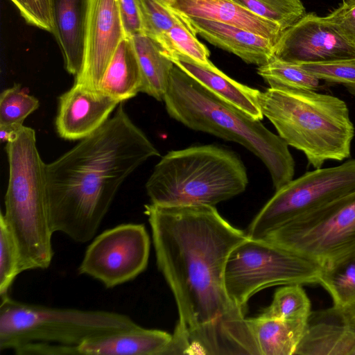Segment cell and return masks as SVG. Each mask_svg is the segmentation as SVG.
<instances>
[{"label":"cell","mask_w":355,"mask_h":355,"mask_svg":"<svg viewBox=\"0 0 355 355\" xmlns=\"http://www.w3.org/2000/svg\"><path fill=\"white\" fill-rule=\"evenodd\" d=\"M157 268L178 320L167 355H259L245 312L228 295L225 270L247 238L214 206L145 205Z\"/></svg>","instance_id":"obj_1"},{"label":"cell","mask_w":355,"mask_h":355,"mask_svg":"<svg viewBox=\"0 0 355 355\" xmlns=\"http://www.w3.org/2000/svg\"><path fill=\"white\" fill-rule=\"evenodd\" d=\"M311 302L300 284H288L278 288L270 304L259 314L282 320L309 321L311 315Z\"/></svg>","instance_id":"obj_25"},{"label":"cell","mask_w":355,"mask_h":355,"mask_svg":"<svg viewBox=\"0 0 355 355\" xmlns=\"http://www.w3.org/2000/svg\"><path fill=\"white\" fill-rule=\"evenodd\" d=\"M259 355H292L309 321H288L259 315L247 318Z\"/></svg>","instance_id":"obj_21"},{"label":"cell","mask_w":355,"mask_h":355,"mask_svg":"<svg viewBox=\"0 0 355 355\" xmlns=\"http://www.w3.org/2000/svg\"><path fill=\"white\" fill-rule=\"evenodd\" d=\"M326 21L355 49V0H345L327 16Z\"/></svg>","instance_id":"obj_34"},{"label":"cell","mask_w":355,"mask_h":355,"mask_svg":"<svg viewBox=\"0 0 355 355\" xmlns=\"http://www.w3.org/2000/svg\"><path fill=\"white\" fill-rule=\"evenodd\" d=\"M257 73L270 88L317 91L320 87V80L301 64L275 57L258 67Z\"/></svg>","instance_id":"obj_24"},{"label":"cell","mask_w":355,"mask_h":355,"mask_svg":"<svg viewBox=\"0 0 355 355\" xmlns=\"http://www.w3.org/2000/svg\"><path fill=\"white\" fill-rule=\"evenodd\" d=\"M137 325L128 315L116 312L50 307L8 295L0 303V349L15 351L32 343L74 347Z\"/></svg>","instance_id":"obj_7"},{"label":"cell","mask_w":355,"mask_h":355,"mask_svg":"<svg viewBox=\"0 0 355 355\" xmlns=\"http://www.w3.org/2000/svg\"><path fill=\"white\" fill-rule=\"evenodd\" d=\"M22 272L16 241L2 214H0V297L8 296L16 277Z\"/></svg>","instance_id":"obj_31"},{"label":"cell","mask_w":355,"mask_h":355,"mask_svg":"<svg viewBox=\"0 0 355 355\" xmlns=\"http://www.w3.org/2000/svg\"><path fill=\"white\" fill-rule=\"evenodd\" d=\"M142 74L131 37L119 44L101 80L100 90L120 103L141 92Z\"/></svg>","instance_id":"obj_20"},{"label":"cell","mask_w":355,"mask_h":355,"mask_svg":"<svg viewBox=\"0 0 355 355\" xmlns=\"http://www.w3.org/2000/svg\"><path fill=\"white\" fill-rule=\"evenodd\" d=\"M172 334L137 325L101 335L78 346L67 347V355H167Z\"/></svg>","instance_id":"obj_15"},{"label":"cell","mask_w":355,"mask_h":355,"mask_svg":"<svg viewBox=\"0 0 355 355\" xmlns=\"http://www.w3.org/2000/svg\"><path fill=\"white\" fill-rule=\"evenodd\" d=\"M150 248L144 224L125 223L105 230L87 247L79 274L113 288L132 280L147 268Z\"/></svg>","instance_id":"obj_11"},{"label":"cell","mask_w":355,"mask_h":355,"mask_svg":"<svg viewBox=\"0 0 355 355\" xmlns=\"http://www.w3.org/2000/svg\"><path fill=\"white\" fill-rule=\"evenodd\" d=\"M8 184L2 214L17 244L21 271L46 269L53 257L46 165L38 152L35 132L17 128L6 143Z\"/></svg>","instance_id":"obj_5"},{"label":"cell","mask_w":355,"mask_h":355,"mask_svg":"<svg viewBox=\"0 0 355 355\" xmlns=\"http://www.w3.org/2000/svg\"><path fill=\"white\" fill-rule=\"evenodd\" d=\"M261 239L306 258L323 270L355 256V192L299 216Z\"/></svg>","instance_id":"obj_9"},{"label":"cell","mask_w":355,"mask_h":355,"mask_svg":"<svg viewBox=\"0 0 355 355\" xmlns=\"http://www.w3.org/2000/svg\"><path fill=\"white\" fill-rule=\"evenodd\" d=\"M119 103L101 90L73 83L59 97L57 132L64 139H82L105 123Z\"/></svg>","instance_id":"obj_14"},{"label":"cell","mask_w":355,"mask_h":355,"mask_svg":"<svg viewBox=\"0 0 355 355\" xmlns=\"http://www.w3.org/2000/svg\"><path fill=\"white\" fill-rule=\"evenodd\" d=\"M354 347L355 331L340 321L308 322L295 354L351 355Z\"/></svg>","instance_id":"obj_23"},{"label":"cell","mask_w":355,"mask_h":355,"mask_svg":"<svg viewBox=\"0 0 355 355\" xmlns=\"http://www.w3.org/2000/svg\"><path fill=\"white\" fill-rule=\"evenodd\" d=\"M274 47L275 58L298 64L355 58V49L315 13L284 31Z\"/></svg>","instance_id":"obj_13"},{"label":"cell","mask_w":355,"mask_h":355,"mask_svg":"<svg viewBox=\"0 0 355 355\" xmlns=\"http://www.w3.org/2000/svg\"><path fill=\"white\" fill-rule=\"evenodd\" d=\"M168 57L175 65L227 103L255 120L263 119L259 103V90L232 79L212 62L201 64L179 54Z\"/></svg>","instance_id":"obj_17"},{"label":"cell","mask_w":355,"mask_h":355,"mask_svg":"<svg viewBox=\"0 0 355 355\" xmlns=\"http://www.w3.org/2000/svg\"><path fill=\"white\" fill-rule=\"evenodd\" d=\"M351 355H355V347H354L352 352V354Z\"/></svg>","instance_id":"obj_39"},{"label":"cell","mask_w":355,"mask_h":355,"mask_svg":"<svg viewBox=\"0 0 355 355\" xmlns=\"http://www.w3.org/2000/svg\"><path fill=\"white\" fill-rule=\"evenodd\" d=\"M89 0H52L54 33L66 70L76 76L82 67Z\"/></svg>","instance_id":"obj_19"},{"label":"cell","mask_w":355,"mask_h":355,"mask_svg":"<svg viewBox=\"0 0 355 355\" xmlns=\"http://www.w3.org/2000/svg\"><path fill=\"white\" fill-rule=\"evenodd\" d=\"M30 25L54 33L52 0H10Z\"/></svg>","instance_id":"obj_33"},{"label":"cell","mask_w":355,"mask_h":355,"mask_svg":"<svg viewBox=\"0 0 355 355\" xmlns=\"http://www.w3.org/2000/svg\"><path fill=\"white\" fill-rule=\"evenodd\" d=\"M324 313L338 318L355 331V304L342 309L331 308Z\"/></svg>","instance_id":"obj_36"},{"label":"cell","mask_w":355,"mask_h":355,"mask_svg":"<svg viewBox=\"0 0 355 355\" xmlns=\"http://www.w3.org/2000/svg\"><path fill=\"white\" fill-rule=\"evenodd\" d=\"M160 2L167 5V6H171L172 3H173V1L175 0H158Z\"/></svg>","instance_id":"obj_38"},{"label":"cell","mask_w":355,"mask_h":355,"mask_svg":"<svg viewBox=\"0 0 355 355\" xmlns=\"http://www.w3.org/2000/svg\"><path fill=\"white\" fill-rule=\"evenodd\" d=\"M127 37L143 34V26L137 0H117Z\"/></svg>","instance_id":"obj_35"},{"label":"cell","mask_w":355,"mask_h":355,"mask_svg":"<svg viewBox=\"0 0 355 355\" xmlns=\"http://www.w3.org/2000/svg\"><path fill=\"white\" fill-rule=\"evenodd\" d=\"M259 103L278 135L302 151L314 168L350 157L355 129L342 99L313 90L269 87L260 92Z\"/></svg>","instance_id":"obj_4"},{"label":"cell","mask_w":355,"mask_h":355,"mask_svg":"<svg viewBox=\"0 0 355 355\" xmlns=\"http://www.w3.org/2000/svg\"><path fill=\"white\" fill-rule=\"evenodd\" d=\"M18 127L0 125L1 141L2 143H7L10 140L14 130Z\"/></svg>","instance_id":"obj_37"},{"label":"cell","mask_w":355,"mask_h":355,"mask_svg":"<svg viewBox=\"0 0 355 355\" xmlns=\"http://www.w3.org/2000/svg\"><path fill=\"white\" fill-rule=\"evenodd\" d=\"M184 17L196 35L248 64L260 67L274 58L275 44L262 36L216 21Z\"/></svg>","instance_id":"obj_16"},{"label":"cell","mask_w":355,"mask_h":355,"mask_svg":"<svg viewBox=\"0 0 355 355\" xmlns=\"http://www.w3.org/2000/svg\"><path fill=\"white\" fill-rule=\"evenodd\" d=\"M171 8L182 15L238 27L262 36L275 45L284 31L234 0H175Z\"/></svg>","instance_id":"obj_18"},{"label":"cell","mask_w":355,"mask_h":355,"mask_svg":"<svg viewBox=\"0 0 355 355\" xmlns=\"http://www.w3.org/2000/svg\"><path fill=\"white\" fill-rule=\"evenodd\" d=\"M275 191L249 225V238L261 239L299 216L355 192V159L308 171Z\"/></svg>","instance_id":"obj_10"},{"label":"cell","mask_w":355,"mask_h":355,"mask_svg":"<svg viewBox=\"0 0 355 355\" xmlns=\"http://www.w3.org/2000/svg\"><path fill=\"white\" fill-rule=\"evenodd\" d=\"M143 26V34L158 44L167 32L184 16L158 0H137Z\"/></svg>","instance_id":"obj_29"},{"label":"cell","mask_w":355,"mask_h":355,"mask_svg":"<svg viewBox=\"0 0 355 355\" xmlns=\"http://www.w3.org/2000/svg\"><path fill=\"white\" fill-rule=\"evenodd\" d=\"M322 271L294 252L248 236L227 259L225 284L233 302L246 312L248 302L257 292L278 285L319 284Z\"/></svg>","instance_id":"obj_8"},{"label":"cell","mask_w":355,"mask_h":355,"mask_svg":"<svg viewBox=\"0 0 355 355\" xmlns=\"http://www.w3.org/2000/svg\"><path fill=\"white\" fill-rule=\"evenodd\" d=\"M122 103L98 129L46 165L53 233L78 243L92 240L125 180L159 155Z\"/></svg>","instance_id":"obj_2"},{"label":"cell","mask_w":355,"mask_h":355,"mask_svg":"<svg viewBox=\"0 0 355 355\" xmlns=\"http://www.w3.org/2000/svg\"><path fill=\"white\" fill-rule=\"evenodd\" d=\"M37 98L29 95L19 84L0 95V125L18 127L39 107Z\"/></svg>","instance_id":"obj_30"},{"label":"cell","mask_w":355,"mask_h":355,"mask_svg":"<svg viewBox=\"0 0 355 355\" xmlns=\"http://www.w3.org/2000/svg\"><path fill=\"white\" fill-rule=\"evenodd\" d=\"M163 101L168 114L186 127L242 145L268 168L278 190L293 179L288 145L255 120L227 103L174 65Z\"/></svg>","instance_id":"obj_3"},{"label":"cell","mask_w":355,"mask_h":355,"mask_svg":"<svg viewBox=\"0 0 355 355\" xmlns=\"http://www.w3.org/2000/svg\"><path fill=\"white\" fill-rule=\"evenodd\" d=\"M259 17L288 28L306 14L301 0H234Z\"/></svg>","instance_id":"obj_28"},{"label":"cell","mask_w":355,"mask_h":355,"mask_svg":"<svg viewBox=\"0 0 355 355\" xmlns=\"http://www.w3.org/2000/svg\"><path fill=\"white\" fill-rule=\"evenodd\" d=\"M117 0H89L81 69L74 83L100 90L104 73L125 37Z\"/></svg>","instance_id":"obj_12"},{"label":"cell","mask_w":355,"mask_h":355,"mask_svg":"<svg viewBox=\"0 0 355 355\" xmlns=\"http://www.w3.org/2000/svg\"><path fill=\"white\" fill-rule=\"evenodd\" d=\"M319 284L331 297L333 309H342L355 304V256L324 269Z\"/></svg>","instance_id":"obj_26"},{"label":"cell","mask_w":355,"mask_h":355,"mask_svg":"<svg viewBox=\"0 0 355 355\" xmlns=\"http://www.w3.org/2000/svg\"><path fill=\"white\" fill-rule=\"evenodd\" d=\"M301 65L320 80L342 85L355 97V58Z\"/></svg>","instance_id":"obj_32"},{"label":"cell","mask_w":355,"mask_h":355,"mask_svg":"<svg viewBox=\"0 0 355 355\" xmlns=\"http://www.w3.org/2000/svg\"><path fill=\"white\" fill-rule=\"evenodd\" d=\"M131 38L142 74L141 92L163 101L174 63L150 37L141 34Z\"/></svg>","instance_id":"obj_22"},{"label":"cell","mask_w":355,"mask_h":355,"mask_svg":"<svg viewBox=\"0 0 355 355\" xmlns=\"http://www.w3.org/2000/svg\"><path fill=\"white\" fill-rule=\"evenodd\" d=\"M159 46L168 56L179 54L201 64L211 62L209 59V50L197 39L196 34L185 17L167 32Z\"/></svg>","instance_id":"obj_27"},{"label":"cell","mask_w":355,"mask_h":355,"mask_svg":"<svg viewBox=\"0 0 355 355\" xmlns=\"http://www.w3.org/2000/svg\"><path fill=\"white\" fill-rule=\"evenodd\" d=\"M246 168L237 154L216 145L172 150L156 164L146 184L150 203L210 205L243 193Z\"/></svg>","instance_id":"obj_6"}]
</instances>
